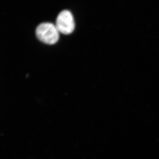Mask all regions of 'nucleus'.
<instances>
[{
	"instance_id": "f257e3e1",
	"label": "nucleus",
	"mask_w": 159,
	"mask_h": 159,
	"mask_svg": "<svg viewBox=\"0 0 159 159\" xmlns=\"http://www.w3.org/2000/svg\"><path fill=\"white\" fill-rule=\"evenodd\" d=\"M35 34L39 39L44 43L53 45L59 38V32L55 25L49 22L42 23L36 28Z\"/></svg>"
},
{
	"instance_id": "f03ea898",
	"label": "nucleus",
	"mask_w": 159,
	"mask_h": 159,
	"mask_svg": "<svg viewBox=\"0 0 159 159\" xmlns=\"http://www.w3.org/2000/svg\"><path fill=\"white\" fill-rule=\"evenodd\" d=\"M55 25L60 33L66 35L70 34L75 29L73 14L69 10H62L57 16Z\"/></svg>"
}]
</instances>
